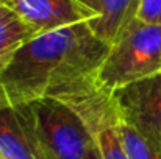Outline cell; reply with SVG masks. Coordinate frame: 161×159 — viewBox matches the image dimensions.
<instances>
[{
	"mask_svg": "<svg viewBox=\"0 0 161 159\" xmlns=\"http://www.w3.org/2000/svg\"><path fill=\"white\" fill-rule=\"evenodd\" d=\"M38 159H85L96 139L83 119L64 102L44 97L16 105Z\"/></svg>",
	"mask_w": 161,
	"mask_h": 159,
	"instance_id": "obj_2",
	"label": "cell"
},
{
	"mask_svg": "<svg viewBox=\"0 0 161 159\" xmlns=\"http://www.w3.org/2000/svg\"><path fill=\"white\" fill-rule=\"evenodd\" d=\"M119 122L120 119L102 123L92 131L97 150L102 159H128L117 131Z\"/></svg>",
	"mask_w": 161,
	"mask_h": 159,
	"instance_id": "obj_9",
	"label": "cell"
},
{
	"mask_svg": "<svg viewBox=\"0 0 161 159\" xmlns=\"http://www.w3.org/2000/svg\"><path fill=\"white\" fill-rule=\"evenodd\" d=\"M85 159H102V156H100V153H99V150H97V145H96V148L86 156Z\"/></svg>",
	"mask_w": 161,
	"mask_h": 159,
	"instance_id": "obj_12",
	"label": "cell"
},
{
	"mask_svg": "<svg viewBox=\"0 0 161 159\" xmlns=\"http://www.w3.org/2000/svg\"><path fill=\"white\" fill-rule=\"evenodd\" d=\"M109 49L108 42L92 33L88 22L35 36L17 50L0 77V103L25 105L97 77Z\"/></svg>",
	"mask_w": 161,
	"mask_h": 159,
	"instance_id": "obj_1",
	"label": "cell"
},
{
	"mask_svg": "<svg viewBox=\"0 0 161 159\" xmlns=\"http://www.w3.org/2000/svg\"><path fill=\"white\" fill-rule=\"evenodd\" d=\"M92 13L88 22L92 33L109 45L138 16L139 0H78Z\"/></svg>",
	"mask_w": 161,
	"mask_h": 159,
	"instance_id": "obj_6",
	"label": "cell"
},
{
	"mask_svg": "<svg viewBox=\"0 0 161 159\" xmlns=\"http://www.w3.org/2000/svg\"><path fill=\"white\" fill-rule=\"evenodd\" d=\"M120 119L161 153V73L114 91Z\"/></svg>",
	"mask_w": 161,
	"mask_h": 159,
	"instance_id": "obj_4",
	"label": "cell"
},
{
	"mask_svg": "<svg viewBox=\"0 0 161 159\" xmlns=\"http://www.w3.org/2000/svg\"><path fill=\"white\" fill-rule=\"evenodd\" d=\"M0 156L3 159H38L16 106L5 103H0Z\"/></svg>",
	"mask_w": 161,
	"mask_h": 159,
	"instance_id": "obj_7",
	"label": "cell"
},
{
	"mask_svg": "<svg viewBox=\"0 0 161 159\" xmlns=\"http://www.w3.org/2000/svg\"><path fill=\"white\" fill-rule=\"evenodd\" d=\"M117 131L128 159H161L160 151L122 119L117 125Z\"/></svg>",
	"mask_w": 161,
	"mask_h": 159,
	"instance_id": "obj_10",
	"label": "cell"
},
{
	"mask_svg": "<svg viewBox=\"0 0 161 159\" xmlns=\"http://www.w3.org/2000/svg\"><path fill=\"white\" fill-rule=\"evenodd\" d=\"M35 38V33L8 6L0 3V77L5 73L17 50Z\"/></svg>",
	"mask_w": 161,
	"mask_h": 159,
	"instance_id": "obj_8",
	"label": "cell"
},
{
	"mask_svg": "<svg viewBox=\"0 0 161 159\" xmlns=\"http://www.w3.org/2000/svg\"><path fill=\"white\" fill-rule=\"evenodd\" d=\"M136 17L147 24L161 25V0H139Z\"/></svg>",
	"mask_w": 161,
	"mask_h": 159,
	"instance_id": "obj_11",
	"label": "cell"
},
{
	"mask_svg": "<svg viewBox=\"0 0 161 159\" xmlns=\"http://www.w3.org/2000/svg\"><path fill=\"white\" fill-rule=\"evenodd\" d=\"M0 159H3V158H2V156H0Z\"/></svg>",
	"mask_w": 161,
	"mask_h": 159,
	"instance_id": "obj_13",
	"label": "cell"
},
{
	"mask_svg": "<svg viewBox=\"0 0 161 159\" xmlns=\"http://www.w3.org/2000/svg\"><path fill=\"white\" fill-rule=\"evenodd\" d=\"M161 73V25L133 19L111 44L97 81L108 91Z\"/></svg>",
	"mask_w": 161,
	"mask_h": 159,
	"instance_id": "obj_3",
	"label": "cell"
},
{
	"mask_svg": "<svg viewBox=\"0 0 161 159\" xmlns=\"http://www.w3.org/2000/svg\"><path fill=\"white\" fill-rule=\"evenodd\" d=\"M0 3L14 11L35 36L94 17L78 0H0Z\"/></svg>",
	"mask_w": 161,
	"mask_h": 159,
	"instance_id": "obj_5",
	"label": "cell"
}]
</instances>
